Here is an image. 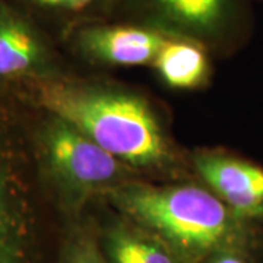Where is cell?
Listing matches in <instances>:
<instances>
[{
	"label": "cell",
	"mask_w": 263,
	"mask_h": 263,
	"mask_svg": "<svg viewBox=\"0 0 263 263\" xmlns=\"http://www.w3.org/2000/svg\"><path fill=\"white\" fill-rule=\"evenodd\" d=\"M103 197L117 214L161 240L180 263H202L228 250L263 263V222L238 216L206 186L132 180Z\"/></svg>",
	"instance_id": "6da1fadb"
},
{
	"label": "cell",
	"mask_w": 263,
	"mask_h": 263,
	"mask_svg": "<svg viewBox=\"0 0 263 263\" xmlns=\"http://www.w3.org/2000/svg\"><path fill=\"white\" fill-rule=\"evenodd\" d=\"M40 108L63 119L136 171L174 173L180 157L151 104L129 89L57 75L24 86Z\"/></svg>",
	"instance_id": "7a4b0ae2"
},
{
	"label": "cell",
	"mask_w": 263,
	"mask_h": 263,
	"mask_svg": "<svg viewBox=\"0 0 263 263\" xmlns=\"http://www.w3.org/2000/svg\"><path fill=\"white\" fill-rule=\"evenodd\" d=\"M32 138L37 170L56 193L69 219L81 216L94 197L132 181L136 170L129 167L63 119L46 113Z\"/></svg>",
	"instance_id": "3957f363"
},
{
	"label": "cell",
	"mask_w": 263,
	"mask_h": 263,
	"mask_svg": "<svg viewBox=\"0 0 263 263\" xmlns=\"http://www.w3.org/2000/svg\"><path fill=\"white\" fill-rule=\"evenodd\" d=\"M35 168L21 124L0 104V263H43Z\"/></svg>",
	"instance_id": "277c9868"
},
{
	"label": "cell",
	"mask_w": 263,
	"mask_h": 263,
	"mask_svg": "<svg viewBox=\"0 0 263 263\" xmlns=\"http://www.w3.org/2000/svg\"><path fill=\"white\" fill-rule=\"evenodd\" d=\"M254 0H119L116 19L151 25L230 53L253 29Z\"/></svg>",
	"instance_id": "5b68a950"
},
{
	"label": "cell",
	"mask_w": 263,
	"mask_h": 263,
	"mask_svg": "<svg viewBox=\"0 0 263 263\" xmlns=\"http://www.w3.org/2000/svg\"><path fill=\"white\" fill-rule=\"evenodd\" d=\"M171 34L124 19H98L70 28L60 40L89 63L117 67L154 65Z\"/></svg>",
	"instance_id": "8992f818"
},
{
	"label": "cell",
	"mask_w": 263,
	"mask_h": 263,
	"mask_svg": "<svg viewBox=\"0 0 263 263\" xmlns=\"http://www.w3.org/2000/svg\"><path fill=\"white\" fill-rule=\"evenodd\" d=\"M54 38L8 0H0V85H27L60 75Z\"/></svg>",
	"instance_id": "52a82bcc"
},
{
	"label": "cell",
	"mask_w": 263,
	"mask_h": 263,
	"mask_svg": "<svg viewBox=\"0 0 263 263\" xmlns=\"http://www.w3.org/2000/svg\"><path fill=\"white\" fill-rule=\"evenodd\" d=\"M200 180L238 216L263 222V167L222 149L193 155Z\"/></svg>",
	"instance_id": "ba28073f"
},
{
	"label": "cell",
	"mask_w": 263,
	"mask_h": 263,
	"mask_svg": "<svg viewBox=\"0 0 263 263\" xmlns=\"http://www.w3.org/2000/svg\"><path fill=\"white\" fill-rule=\"evenodd\" d=\"M97 230L108 263H180L155 235L117 212Z\"/></svg>",
	"instance_id": "9c48e42d"
},
{
	"label": "cell",
	"mask_w": 263,
	"mask_h": 263,
	"mask_svg": "<svg viewBox=\"0 0 263 263\" xmlns=\"http://www.w3.org/2000/svg\"><path fill=\"white\" fill-rule=\"evenodd\" d=\"M53 37L62 38L79 24L116 16L119 0H8Z\"/></svg>",
	"instance_id": "30bf717a"
},
{
	"label": "cell",
	"mask_w": 263,
	"mask_h": 263,
	"mask_svg": "<svg viewBox=\"0 0 263 263\" xmlns=\"http://www.w3.org/2000/svg\"><path fill=\"white\" fill-rule=\"evenodd\" d=\"M209 50L195 40L170 35L157 54L154 67L165 84L176 89H197L211 75Z\"/></svg>",
	"instance_id": "8fae6325"
},
{
	"label": "cell",
	"mask_w": 263,
	"mask_h": 263,
	"mask_svg": "<svg viewBox=\"0 0 263 263\" xmlns=\"http://www.w3.org/2000/svg\"><path fill=\"white\" fill-rule=\"evenodd\" d=\"M69 221L56 263H108L94 222L79 216Z\"/></svg>",
	"instance_id": "7c38bea8"
},
{
	"label": "cell",
	"mask_w": 263,
	"mask_h": 263,
	"mask_svg": "<svg viewBox=\"0 0 263 263\" xmlns=\"http://www.w3.org/2000/svg\"><path fill=\"white\" fill-rule=\"evenodd\" d=\"M202 263H254L249 256H246L245 253L240 252H219V253L212 254L209 259H206L205 262Z\"/></svg>",
	"instance_id": "4fadbf2b"
},
{
	"label": "cell",
	"mask_w": 263,
	"mask_h": 263,
	"mask_svg": "<svg viewBox=\"0 0 263 263\" xmlns=\"http://www.w3.org/2000/svg\"><path fill=\"white\" fill-rule=\"evenodd\" d=\"M260 2H263V0H260Z\"/></svg>",
	"instance_id": "5bb4252c"
}]
</instances>
